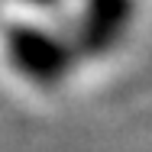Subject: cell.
Returning <instances> with one entry per match:
<instances>
[{"label":"cell","mask_w":152,"mask_h":152,"mask_svg":"<svg viewBox=\"0 0 152 152\" xmlns=\"http://www.w3.org/2000/svg\"><path fill=\"white\" fill-rule=\"evenodd\" d=\"M3 45L13 68L42 88H52L61 78H68L78 61L65 32H55L39 23H10L3 32Z\"/></svg>","instance_id":"cell-1"},{"label":"cell","mask_w":152,"mask_h":152,"mask_svg":"<svg viewBox=\"0 0 152 152\" xmlns=\"http://www.w3.org/2000/svg\"><path fill=\"white\" fill-rule=\"evenodd\" d=\"M133 20V0H81L68 42L78 58H100L117 49Z\"/></svg>","instance_id":"cell-2"},{"label":"cell","mask_w":152,"mask_h":152,"mask_svg":"<svg viewBox=\"0 0 152 152\" xmlns=\"http://www.w3.org/2000/svg\"><path fill=\"white\" fill-rule=\"evenodd\" d=\"M23 3H32V7H58L61 0H23Z\"/></svg>","instance_id":"cell-3"}]
</instances>
